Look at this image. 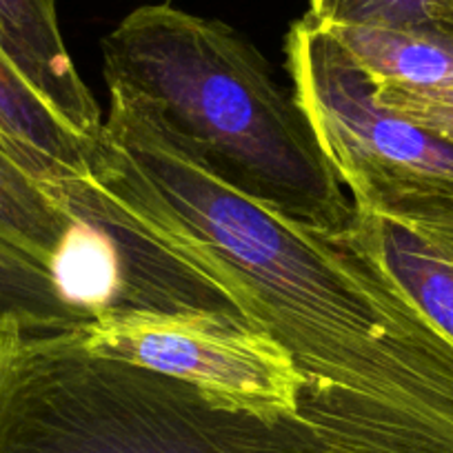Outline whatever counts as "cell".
Segmentation results:
<instances>
[{
	"instance_id": "1",
	"label": "cell",
	"mask_w": 453,
	"mask_h": 453,
	"mask_svg": "<svg viewBox=\"0 0 453 453\" xmlns=\"http://www.w3.org/2000/svg\"><path fill=\"white\" fill-rule=\"evenodd\" d=\"M104 82L87 176L51 196L278 342L307 378L303 413L349 453H453V342L387 269L358 213L325 232L263 203L151 100Z\"/></svg>"
},
{
	"instance_id": "2",
	"label": "cell",
	"mask_w": 453,
	"mask_h": 453,
	"mask_svg": "<svg viewBox=\"0 0 453 453\" xmlns=\"http://www.w3.org/2000/svg\"><path fill=\"white\" fill-rule=\"evenodd\" d=\"M100 51L104 81L151 100L234 185L325 232L354 222V200L294 94L236 29L172 5H142Z\"/></svg>"
},
{
	"instance_id": "3",
	"label": "cell",
	"mask_w": 453,
	"mask_h": 453,
	"mask_svg": "<svg viewBox=\"0 0 453 453\" xmlns=\"http://www.w3.org/2000/svg\"><path fill=\"white\" fill-rule=\"evenodd\" d=\"M0 453H345L307 413L263 418L94 356L76 331L0 322Z\"/></svg>"
},
{
	"instance_id": "4",
	"label": "cell",
	"mask_w": 453,
	"mask_h": 453,
	"mask_svg": "<svg viewBox=\"0 0 453 453\" xmlns=\"http://www.w3.org/2000/svg\"><path fill=\"white\" fill-rule=\"evenodd\" d=\"M291 94L354 207L422 238L453 236V147L376 100L342 47L303 16L285 38Z\"/></svg>"
},
{
	"instance_id": "5",
	"label": "cell",
	"mask_w": 453,
	"mask_h": 453,
	"mask_svg": "<svg viewBox=\"0 0 453 453\" xmlns=\"http://www.w3.org/2000/svg\"><path fill=\"white\" fill-rule=\"evenodd\" d=\"M73 331L89 354L189 382L222 407L263 418L303 413L307 378L294 358L229 313L104 304Z\"/></svg>"
},
{
	"instance_id": "6",
	"label": "cell",
	"mask_w": 453,
	"mask_h": 453,
	"mask_svg": "<svg viewBox=\"0 0 453 453\" xmlns=\"http://www.w3.org/2000/svg\"><path fill=\"white\" fill-rule=\"evenodd\" d=\"M0 51L60 119L94 147L104 119L65 45L56 0H0Z\"/></svg>"
},
{
	"instance_id": "7",
	"label": "cell",
	"mask_w": 453,
	"mask_h": 453,
	"mask_svg": "<svg viewBox=\"0 0 453 453\" xmlns=\"http://www.w3.org/2000/svg\"><path fill=\"white\" fill-rule=\"evenodd\" d=\"M0 147L47 191L81 180L91 145L32 89L0 51Z\"/></svg>"
},
{
	"instance_id": "8",
	"label": "cell",
	"mask_w": 453,
	"mask_h": 453,
	"mask_svg": "<svg viewBox=\"0 0 453 453\" xmlns=\"http://www.w3.org/2000/svg\"><path fill=\"white\" fill-rule=\"evenodd\" d=\"M322 29L349 54L373 87L453 89V29Z\"/></svg>"
},
{
	"instance_id": "9",
	"label": "cell",
	"mask_w": 453,
	"mask_h": 453,
	"mask_svg": "<svg viewBox=\"0 0 453 453\" xmlns=\"http://www.w3.org/2000/svg\"><path fill=\"white\" fill-rule=\"evenodd\" d=\"M82 232L85 225L0 147V241L56 269Z\"/></svg>"
},
{
	"instance_id": "10",
	"label": "cell",
	"mask_w": 453,
	"mask_h": 453,
	"mask_svg": "<svg viewBox=\"0 0 453 453\" xmlns=\"http://www.w3.org/2000/svg\"><path fill=\"white\" fill-rule=\"evenodd\" d=\"M356 213L363 220L373 247L395 280L420 311L453 342V263L426 247L403 226L373 216Z\"/></svg>"
},
{
	"instance_id": "11",
	"label": "cell",
	"mask_w": 453,
	"mask_h": 453,
	"mask_svg": "<svg viewBox=\"0 0 453 453\" xmlns=\"http://www.w3.org/2000/svg\"><path fill=\"white\" fill-rule=\"evenodd\" d=\"M94 316L96 309L69 298L54 269L0 241V322L34 331H65Z\"/></svg>"
},
{
	"instance_id": "12",
	"label": "cell",
	"mask_w": 453,
	"mask_h": 453,
	"mask_svg": "<svg viewBox=\"0 0 453 453\" xmlns=\"http://www.w3.org/2000/svg\"><path fill=\"white\" fill-rule=\"evenodd\" d=\"M304 16L322 27H444L442 0H309Z\"/></svg>"
},
{
	"instance_id": "13",
	"label": "cell",
	"mask_w": 453,
	"mask_h": 453,
	"mask_svg": "<svg viewBox=\"0 0 453 453\" xmlns=\"http://www.w3.org/2000/svg\"><path fill=\"white\" fill-rule=\"evenodd\" d=\"M372 89L382 107L453 147V89H400L373 85Z\"/></svg>"
},
{
	"instance_id": "14",
	"label": "cell",
	"mask_w": 453,
	"mask_h": 453,
	"mask_svg": "<svg viewBox=\"0 0 453 453\" xmlns=\"http://www.w3.org/2000/svg\"><path fill=\"white\" fill-rule=\"evenodd\" d=\"M442 25L453 29V0H442Z\"/></svg>"
}]
</instances>
